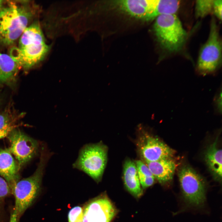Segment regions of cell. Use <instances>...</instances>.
<instances>
[{"label":"cell","instance_id":"obj_1","mask_svg":"<svg viewBox=\"0 0 222 222\" xmlns=\"http://www.w3.org/2000/svg\"><path fill=\"white\" fill-rule=\"evenodd\" d=\"M36 8L27 1H9L0 10V43L12 45L27 27L36 12Z\"/></svg>","mask_w":222,"mask_h":222},{"label":"cell","instance_id":"obj_2","mask_svg":"<svg viewBox=\"0 0 222 222\" xmlns=\"http://www.w3.org/2000/svg\"><path fill=\"white\" fill-rule=\"evenodd\" d=\"M49 49L39 23L36 21L25 29L18 47L10 48L9 55L19 67L28 69L41 61Z\"/></svg>","mask_w":222,"mask_h":222},{"label":"cell","instance_id":"obj_3","mask_svg":"<svg viewBox=\"0 0 222 222\" xmlns=\"http://www.w3.org/2000/svg\"><path fill=\"white\" fill-rule=\"evenodd\" d=\"M41 150L39 161L35 171L29 177L19 180L12 193L15 199L14 209L19 219L31 205L40 190L44 169L51 155L44 146Z\"/></svg>","mask_w":222,"mask_h":222},{"label":"cell","instance_id":"obj_4","mask_svg":"<svg viewBox=\"0 0 222 222\" xmlns=\"http://www.w3.org/2000/svg\"><path fill=\"white\" fill-rule=\"evenodd\" d=\"M153 29L160 46L170 52L180 51L186 41L187 32L175 14H163L157 17Z\"/></svg>","mask_w":222,"mask_h":222},{"label":"cell","instance_id":"obj_5","mask_svg":"<svg viewBox=\"0 0 222 222\" xmlns=\"http://www.w3.org/2000/svg\"><path fill=\"white\" fill-rule=\"evenodd\" d=\"M181 196L188 208L200 209L206 201L207 183L202 177L189 165L182 166L178 172Z\"/></svg>","mask_w":222,"mask_h":222},{"label":"cell","instance_id":"obj_6","mask_svg":"<svg viewBox=\"0 0 222 222\" xmlns=\"http://www.w3.org/2000/svg\"><path fill=\"white\" fill-rule=\"evenodd\" d=\"M107 157V148L102 143L87 144L81 149L73 166L83 171L98 182L105 168Z\"/></svg>","mask_w":222,"mask_h":222},{"label":"cell","instance_id":"obj_7","mask_svg":"<svg viewBox=\"0 0 222 222\" xmlns=\"http://www.w3.org/2000/svg\"><path fill=\"white\" fill-rule=\"evenodd\" d=\"M222 46L215 20L212 19L208 38L202 47L196 66L198 73L205 75L216 72L222 61Z\"/></svg>","mask_w":222,"mask_h":222},{"label":"cell","instance_id":"obj_8","mask_svg":"<svg viewBox=\"0 0 222 222\" xmlns=\"http://www.w3.org/2000/svg\"><path fill=\"white\" fill-rule=\"evenodd\" d=\"M6 137L8 148L21 168L36 154L39 148L38 141L27 135L17 127L13 129Z\"/></svg>","mask_w":222,"mask_h":222},{"label":"cell","instance_id":"obj_9","mask_svg":"<svg viewBox=\"0 0 222 222\" xmlns=\"http://www.w3.org/2000/svg\"><path fill=\"white\" fill-rule=\"evenodd\" d=\"M136 142L139 154L144 162L171 158L175 151L164 142L144 130H142Z\"/></svg>","mask_w":222,"mask_h":222},{"label":"cell","instance_id":"obj_10","mask_svg":"<svg viewBox=\"0 0 222 222\" xmlns=\"http://www.w3.org/2000/svg\"><path fill=\"white\" fill-rule=\"evenodd\" d=\"M117 212L116 208L109 198L101 196L86 205L82 222H110Z\"/></svg>","mask_w":222,"mask_h":222},{"label":"cell","instance_id":"obj_11","mask_svg":"<svg viewBox=\"0 0 222 222\" xmlns=\"http://www.w3.org/2000/svg\"><path fill=\"white\" fill-rule=\"evenodd\" d=\"M154 0H122L111 1L113 7L136 18L146 21L154 19Z\"/></svg>","mask_w":222,"mask_h":222},{"label":"cell","instance_id":"obj_12","mask_svg":"<svg viewBox=\"0 0 222 222\" xmlns=\"http://www.w3.org/2000/svg\"><path fill=\"white\" fill-rule=\"evenodd\" d=\"M20 168L8 148L0 149V175L8 183L11 193L20 180Z\"/></svg>","mask_w":222,"mask_h":222},{"label":"cell","instance_id":"obj_13","mask_svg":"<svg viewBox=\"0 0 222 222\" xmlns=\"http://www.w3.org/2000/svg\"><path fill=\"white\" fill-rule=\"evenodd\" d=\"M158 182L162 185L169 183L172 181L176 168V164L171 158L144 162Z\"/></svg>","mask_w":222,"mask_h":222},{"label":"cell","instance_id":"obj_14","mask_svg":"<svg viewBox=\"0 0 222 222\" xmlns=\"http://www.w3.org/2000/svg\"><path fill=\"white\" fill-rule=\"evenodd\" d=\"M123 180L126 189L132 195L136 198L142 195V191L135 163L129 159L124 164Z\"/></svg>","mask_w":222,"mask_h":222},{"label":"cell","instance_id":"obj_15","mask_svg":"<svg viewBox=\"0 0 222 222\" xmlns=\"http://www.w3.org/2000/svg\"><path fill=\"white\" fill-rule=\"evenodd\" d=\"M217 137L209 146L205 154V160L215 180L220 182L222 179V150L218 148Z\"/></svg>","mask_w":222,"mask_h":222},{"label":"cell","instance_id":"obj_16","mask_svg":"<svg viewBox=\"0 0 222 222\" xmlns=\"http://www.w3.org/2000/svg\"><path fill=\"white\" fill-rule=\"evenodd\" d=\"M19 67L9 55L0 52V84L11 85L14 83Z\"/></svg>","mask_w":222,"mask_h":222},{"label":"cell","instance_id":"obj_17","mask_svg":"<svg viewBox=\"0 0 222 222\" xmlns=\"http://www.w3.org/2000/svg\"><path fill=\"white\" fill-rule=\"evenodd\" d=\"M18 119L10 108L7 107L0 113V139L6 137L13 129L17 127L16 123Z\"/></svg>","mask_w":222,"mask_h":222},{"label":"cell","instance_id":"obj_18","mask_svg":"<svg viewBox=\"0 0 222 222\" xmlns=\"http://www.w3.org/2000/svg\"><path fill=\"white\" fill-rule=\"evenodd\" d=\"M138 176L141 186L146 188L152 185L155 177L146 165L141 160L136 161Z\"/></svg>","mask_w":222,"mask_h":222},{"label":"cell","instance_id":"obj_19","mask_svg":"<svg viewBox=\"0 0 222 222\" xmlns=\"http://www.w3.org/2000/svg\"><path fill=\"white\" fill-rule=\"evenodd\" d=\"M213 0L196 1L195 14L197 18H203L213 12Z\"/></svg>","mask_w":222,"mask_h":222},{"label":"cell","instance_id":"obj_20","mask_svg":"<svg viewBox=\"0 0 222 222\" xmlns=\"http://www.w3.org/2000/svg\"><path fill=\"white\" fill-rule=\"evenodd\" d=\"M84 213L82 208L79 206L75 207L69 212L68 222H82Z\"/></svg>","mask_w":222,"mask_h":222},{"label":"cell","instance_id":"obj_21","mask_svg":"<svg viewBox=\"0 0 222 222\" xmlns=\"http://www.w3.org/2000/svg\"><path fill=\"white\" fill-rule=\"evenodd\" d=\"M10 194H11L10 190L8 183L0 176V204Z\"/></svg>","mask_w":222,"mask_h":222},{"label":"cell","instance_id":"obj_22","mask_svg":"<svg viewBox=\"0 0 222 222\" xmlns=\"http://www.w3.org/2000/svg\"><path fill=\"white\" fill-rule=\"evenodd\" d=\"M222 1L215 0L213 1V12L220 20L222 19Z\"/></svg>","mask_w":222,"mask_h":222},{"label":"cell","instance_id":"obj_23","mask_svg":"<svg viewBox=\"0 0 222 222\" xmlns=\"http://www.w3.org/2000/svg\"><path fill=\"white\" fill-rule=\"evenodd\" d=\"M215 105L217 112L221 113V91L219 92L214 99Z\"/></svg>","mask_w":222,"mask_h":222},{"label":"cell","instance_id":"obj_24","mask_svg":"<svg viewBox=\"0 0 222 222\" xmlns=\"http://www.w3.org/2000/svg\"><path fill=\"white\" fill-rule=\"evenodd\" d=\"M19 219L14 209L10 214L9 222H18Z\"/></svg>","mask_w":222,"mask_h":222},{"label":"cell","instance_id":"obj_25","mask_svg":"<svg viewBox=\"0 0 222 222\" xmlns=\"http://www.w3.org/2000/svg\"><path fill=\"white\" fill-rule=\"evenodd\" d=\"M3 1L0 0V10L3 6Z\"/></svg>","mask_w":222,"mask_h":222}]
</instances>
